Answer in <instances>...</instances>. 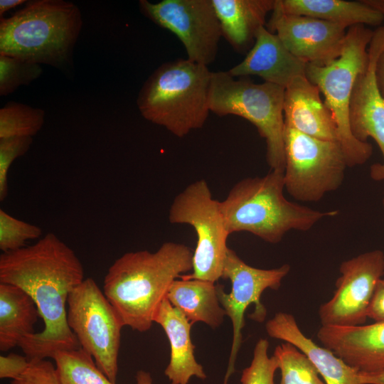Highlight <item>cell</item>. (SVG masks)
Returning a JSON list of instances; mask_svg holds the SVG:
<instances>
[{"mask_svg":"<svg viewBox=\"0 0 384 384\" xmlns=\"http://www.w3.org/2000/svg\"><path fill=\"white\" fill-rule=\"evenodd\" d=\"M287 49L307 64H325L338 58L348 28L309 16L283 12L276 4L267 23Z\"/></svg>","mask_w":384,"mask_h":384,"instance_id":"obj_14","label":"cell"},{"mask_svg":"<svg viewBox=\"0 0 384 384\" xmlns=\"http://www.w3.org/2000/svg\"><path fill=\"white\" fill-rule=\"evenodd\" d=\"M357 384H384V370L372 373H358Z\"/></svg>","mask_w":384,"mask_h":384,"instance_id":"obj_35","label":"cell"},{"mask_svg":"<svg viewBox=\"0 0 384 384\" xmlns=\"http://www.w3.org/2000/svg\"><path fill=\"white\" fill-rule=\"evenodd\" d=\"M284 118L286 127L317 139L338 142L333 116L319 88L306 75L294 78L284 88Z\"/></svg>","mask_w":384,"mask_h":384,"instance_id":"obj_18","label":"cell"},{"mask_svg":"<svg viewBox=\"0 0 384 384\" xmlns=\"http://www.w3.org/2000/svg\"><path fill=\"white\" fill-rule=\"evenodd\" d=\"M42 230L37 225L17 219L0 209V249L3 252L25 246L26 241L38 238Z\"/></svg>","mask_w":384,"mask_h":384,"instance_id":"obj_29","label":"cell"},{"mask_svg":"<svg viewBox=\"0 0 384 384\" xmlns=\"http://www.w3.org/2000/svg\"><path fill=\"white\" fill-rule=\"evenodd\" d=\"M382 203H383V206L384 207V193H383V200H382Z\"/></svg>","mask_w":384,"mask_h":384,"instance_id":"obj_40","label":"cell"},{"mask_svg":"<svg viewBox=\"0 0 384 384\" xmlns=\"http://www.w3.org/2000/svg\"><path fill=\"white\" fill-rule=\"evenodd\" d=\"M139 8L145 17L178 37L187 59L206 66L214 62L223 36L211 0H140Z\"/></svg>","mask_w":384,"mask_h":384,"instance_id":"obj_12","label":"cell"},{"mask_svg":"<svg viewBox=\"0 0 384 384\" xmlns=\"http://www.w3.org/2000/svg\"><path fill=\"white\" fill-rule=\"evenodd\" d=\"M168 338L171 353L164 374L171 384H188L191 378L204 380L207 375L203 367L197 362L191 330L192 324L166 297L161 303L154 319Z\"/></svg>","mask_w":384,"mask_h":384,"instance_id":"obj_20","label":"cell"},{"mask_svg":"<svg viewBox=\"0 0 384 384\" xmlns=\"http://www.w3.org/2000/svg\"><path fill=\"white\" fill-rule=\"evenodd\" d=\"M362 1L384 16V0H368Z\"/></svg>","mask_w":384,"mask_h":384,"instance_id":"obj_39","label":"cell"},{"mask_svg":"<svg viewBox=\"0 0 384 384\" xmlns=\"http://www.w3.org/2000/svg\"><path fill=\"white\" fill-rule=\"evenodd\" d=\"M316 336L359 373L384 370V321L356 326H321Z\"/></svg>","mask_w":384,"mask_h":384,"instance_id":"obj_16","label":"cell"},{"mask_svg":"<svg viewBox=\"0 0 384 384\" xmlns=\"http://www.w3.org/2000/svg\"><path fill=\"white\" fill-rule=\"evenodd\" d=\"M166 297L192 325L203 322L215 329L223 324L226 316L218 299L215 282L177 279Z\"/></svg>","mask_w":384,"mask_h":384,"instance_id":"obj_22","label":"cell"},{"mask_svg":"<svg viewBox=\"0 0 384 384\" xmlns=\"http://www.w3.org/2000/svg\"><path fill=\"white\" fill-rule=\"evenodd\" d=\"M219 20L222 36L239 53L249 49L255 35L265 26L266 16L275 0H211Z\"/></svg>","mask_w":384,"mask_h":384,"instance_id":"obj_21","label":"cell"},{"mask_svg":"<svg viewBox=\"0 0 384 384\" xmlns=\"http://www.w3.org/2000/svg\"><path fill=\"white\" fill-rule=\"evenodd\" d=\"M374 31L364 25L347 30L340 55L325 64H307L306 77L324 95L338 130V142L348 167L364 164L373 154L369 142L356 139L351 133L349 108L356 80L368 62V46Z\"/></svg>","mask_w":384,"mask_h":384,"instance_id":"obj_6","label":"cell"},{"mask_svg":"<svg viewBox=\"0 0 384 384\" xmlns=\"http://www.w3.org/2000/svg\"><path fill=\"white\" fill-rule=\"evenodd\" d=\"M284 88L246 78L233 77L228 71L212 72L210 111L219 117H242L253 125L266 142V161L270 170L284 171Z\"/></svg>","mask_w":384,"mask_h":384,"instance_id":"obj_7","label":"cell"},{"mask_svg":"<svg viewBox=\"0 0 384 384\" xmlns=\"http://www.w3.org/2000/svg\"><path fill=\"white\" fill-rule=\"evenodd\" d=\"M284 13L319 18L349 28L355 25L380 26L384 16L362 1L276 0Z\"/></svg>","mask_w":384,"mask_h":384,"instance_id":"obj_24","label":"cell"},{"mask_svg":"<svg viewBox=\"0 0 384 384\" xmlns=\"http://www.w3.org/2000/svg\"><path fill=\"white\" fill-rule=\"evenodd\" d=\"M26 2L25 0H1L0 1V16L2 18L3 14L21 4Z\"/></svg>","mask_w":384,"mask_h":384,"instance_id":"obj_37","label":"cell"},{"mask_svg":"<svg viewBox=\"0 0 384 384\" xmlns=\"http://www.w3.org/2000/svg\"><path fill=\"white\" fill-rule=\"evenodd\" d=\"M44 120L43 110L9 102L0 109V139L33 137L42 128Z\"/></svg>","mask_w":384,"mask_h":384,"instance_id":"obj_27","label":"cell"},{"mask_svg":"<svg viewBox=\"0 0 384 384\" xmlns=\"http://www.w3.org/2000/svg\"><path fill=\"white\" fill-rule=\"evenodd\" d=\"M284 171L270 170L262 177L238 181L220 201L230 234L250 233L262 240L277 244L290 230L306 232L338 210L320 211L293 203L284 195Z\"/></svg>","mask_w":384,"mask_h":384,"instance_id":"obj_3","label":"cell"},{"mask_svg":"<svg viewBox=\"0 0 384 384\" xmlns=\"http://www.w3.org/2000/svg\"><path fill=\"white\" fill-rule=\"evenodd\" d=\"M30 359L16 353L0 356V378L15 380L28 368Z\"/></svg>","mask_w":384,"mask_h":384,"instance_id":"obj_33","label":"cell"},{"mask_svg":"<svg viewBox=\"0 0 384 384\" xmlns=\"http://www.w3.org/2000/svg\"><path fill=\"white\" fill-rule=\"evenodd\" d=\"M32 137H16L0 139V200L8 194V173L14 161L30 148Z\"/></svg>","mask_w":384,"mask_h":384,"instance_id":"obj_31","label":"cell"},{"mask_svg":"<svg viewBox=\"0 0 384 384\" xmlns=\"http://www.w3.org/2000/svg\"><path fill=\"white\" fill-rule=\"evenodd\" d=\"M268 348L267 339L261 338L257 341L252 361L242 372L241 384H275L274 378L279 366L276 358L269 356Z\"/></svg>","mask_w":384,"mask_h":384,"instance_id":"obj_30","label":"cell"},{"mask_svg":"<svg viewBox=\"0 0 384 384\" xmlns=\"http://www.w3.org/2000/svg\"><path fill=\"white\" fill-rule=\"evenodd\" d=\"M336 290L321 304V326H356L365 324L377 282L384 275V252L374 250L341 262Z\"/></svg>","mask_w":384,"mask_h":384,"instance_id":"obj_13","label":"cell"},{"mask_svg":"<svg viewBox=\"0 0 384 384\" xmlns=\"http://www.w3.org/2000/svg\"><path fill=\"white\" fill-rule=\"evenodd\" d=\"M136 384H153V380L151 374L145 370H139L137 372Z\"/></svg>","mask_w":384,"mask_h":384,"instance_id":"obj_38","label":"cell"},{"mask_svg":"<svg viewBox=\"0 0 384 384\" xmlns=\"http://www.w3.org/2000/svg\"><path fill=\"white\" fill-rule=\"evenodd\" d=\"M269 336L289 343L301 351L314 366L326 384H357L358 371L332 351L317 345L299 329L294 316L279 311L265 324Z\"/></svg>","mask_w":384,"mask_h":384,"instance_id":"obj_19","label":"cell"},{"mask_svg":"<svg viewBox=\"0 0 384 384\" xmlns=\"http://www.w3.org/2000/svg\"><path fill=\"white\" fill-rule=\"evenodd\" d=\"M40 314L33 299L17 286L0 283V350L7 351L34 334Z\"/></svg>","mask_w":384,"mask_h":384,"instance_id":"obj_23","label":"cell"},{"mask_svg":"<svg viewBox=\"0 0 384 384\" xmlns=\"http://www.w3.org/2000/svg\"><path fill=\"white\" fill-rule=\"evenodd\" d=\"M212 72L187 58L166 62L142 87L137 105L142 116L183 137L205 124L209 112Z\"/></svg>","mask_w":384,"mask_h":384,"instance_id":"obj_4","label":"cell"},{"mask_svg":"<svg viewBox=\"0 0 384 384\" xmlns=\"http://www.w3.org/2000/svg\"><path fill=\"white\" fill-rule=\"evenodd\" d=\"M306 66L307 63L287 49L275 33L262 26L242 61L228 72L234 78L257 75L265 82L285 88L294 78L305 75Z\"/></svg>","mask_w":384,"mask_h":384,"instance_id":"obj_17","label":"cell"},{"mask_svg":"<svg viewBox=\"0 0 384 384\" xmlns=\"http://www.w3.org/2000/svg\"><path fill=\"white\" fill-rule=\"evenodd\" d=\"M384 49V26L375 31L368 46V62L356 81L349 108L350 128L360 142L373 139L378 144L383 163L370 166V176L375 181H384V98L378 86L376 65Z\"/></svg>","mask_w":384,"mask_h":384,"instance_id":"obj_15","label":"cell"},{"mask_svg":"<svg viewBox=\"0 0 384 384\" xmlns=\"http://www.w3.org/2000/svg\"><path fill=\"white\" fill-rule=\"evenodd\" d=\"M290 265L284 264L273 269H260L245 263L232 249L228 248L222 273L223 279L231 282V291L226 293L218 284V297L226 316L233 324V343L223 384H228L235 371V363L240 350L245 326L244 314L253 304L255 309L250 318L262 323L267 316V309L261 302V296L267 289L277 290L283 279L289 274Z\"/></svg>","mask_w":384,"mask_h":384,"instance_id":"obj_11","label":"cell"},{"mask_svg":"<svg viewBox=\"0 0 384 384\" xmlns=\"http://www.w3.org/2000/svg\"><path fill=\"white\" fill-rule=\"evenodd\" d=\"M68 324L80 348L115 384L121 331L124 326L114 308L96 282L85 279L68 300Z\"/></svg>","mask_w":384,"mask_h":384,"instance_id":"obj_10","label":"cell"},{"mask_svg":"<svg viewBox=\"0 0 384 384\" xmlns=\"http://www.w3.org/2000/svg\"><path fill=\"white\" fill-rule=\"evenodd\" d=\"M169 221L191 225L197 236L192 272L180 278L212 282L220 279L230 233L220 201L213 198L206 180L193 181L175 196L169 210Z\"/></svg>","mask_w":384,"mask_h":384,"instance_id":"obj_8","label":"cell"},{"mask_svg":"<svg viewBox=\"0 0 384 384\" xmlns=\"http://www.w3.org/2000/svg\"><path fill=\"white\" fill-rule=\"evenodd\" d=\"M11 384H60L55 366L46 359L30 360L26 371Z\"/></svg>","mask_w":384,"mask_h":384,"instance_id":"obj_32","label":"cell"},{"mask_svg":"<svg viewBox=\"0 0 384 384\" xmlns=\"http://www.w3.org/2000/svg\"><path fill=\"white\" fill-rule=\"evenodd\" d=\"M284 189L297 201L316 202L338 189L348 167L336 141L317 139L286 127Z\"/></svg>","mask_w":384,"mask_h":384,"instance_id":"obj_9","label":"cell"},{"mask_svg":"<svg viewBox=\"0 0 384 384\" xmlns=\"http://www.w3.org/2000/svg\"><path fill=\"white\" fill-rule=\"evenodd\" d=\"M75 252L55 234L0 255V283L18 287L36 303L44 328L24 338L18 346L30 360L53 358L59 351L80 347L68 324L66 304L84 279Z\"/></svg>","mask_w":384,"mask_h":384,"instance_id":"obj_1","label":"cell"},{"mask_svg":"<svg viewBox=\"0 0 384 384\" xmlns=\"http://www.w3.org/2000/svg\"><path fill=\"white\" fill-rule=\"evenodd\" d=\"M82 27L80 9L63 0H35L0 21V54L55 67L72 54Z\"/></svg>","mask_w":384,"mask_h":384,"instance_id":"obj_5","label":"cell"},{"mask_svg":"<svg viewBox=\"0 0 384 384\" xmlns=\"http://www.w3.org/2000/svg\"><path fill=\"white\" fill-rule=\"evenodd\" d=\"M367 317L376 321H384V279H380L375 286L369 306Z\"/></svg>","mask_w":384,"mask_h":384,"instance_id":"obj_34","label":"cell"},{"mask_svg":"<svg viewBox=\"0 0 384 384\" xmlns=\"http://www.w3.org/2000/svg\"><path fill=\"white\" fill-rule=\"evenodd\" d=\"M281 379L279 384H326L309 358L294 345L284 342L276 346Z\"/></svg>","mask_w":384,"mask_h":384,"instance_id":"obj_26","label":"cell"},{"mask_svg":"<svg viewBox=\"0 0 384 384\" xmlns=\"http://www.w3.org/2000/svg\"><path fill=\"white\" fill-rule=\"evenodd\" d=\"M376 79L380 92L384 98V49L377 62Z\"/></svg>","mask_w":384,"mask_h":384,"instance_id":"obj_36","label":"cell"},{"mask_svg":"<svg viewBox=\"0 0 384 384\" xmlns=\"http://www.w3.org/2000/svg\"><path fill=\"white\" fill-rule=\"evenodd\" d=\"M40 64L0 54V95L6 96L42 74Z\"/></svg>","mask_w":384,"mask_h":384,"instance_id":"obj_28","label":"cell"},{"mask_svg":"<svg viewBox=\"0 0 384 384\" xmlns=\"http://www.w3.org/2000/svg\"><path fill=\"white\" fill-rule=\"evenodd\" d=\"M193 255L182 243L166 242L155 252H129L110 267L103 292L124 326L145 332L171 284L192 271Z\"/></svg>","mask_w":384,"mask_h":384,"instance_id":"obj_2","label":"cell"},{"mask_svg":"<svg viewBox=\"0 0 384 384\" xmlns=\"http://www.w3.org/2000/svg\"><path fill=\"white\" fill-rule=\"evenodd\" d=\"M52 358L60 384H114L80 347L57 351Z\"/></svg>","mask_w":384,"mask_h":384,"instance_id":"obj_25","label":"cell"}]
</instances>
